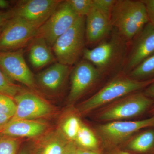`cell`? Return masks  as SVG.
<instances>
[{
	"label": "cell",
	"mask_w": 154,
	"mask_h": 154,
	"mask_svg": "<svg viewBox=\"0 0 154 154\" xmlns=\"http://www.w3.org/2000/svg\"><path fill=\"white\" fill-rule=\"evenodd\" d=\"M143 92L145 95L152 99L154 102V82L144 89ZM152 107H154V104Z\"/></svg>",
	"instance_id": "1f68e13d"
},
{
	"label": "cell",
	"mask_w": 154,
	"mask_h": 154,
	"mask_svg": "<svg viewBox=\"0 0 154 154\" xmlns=\"http://www.w3.org/2000/svg\"><path fill=\"white\" fill-rule=\"evenodd\" d=\"M128 43L113 28L110 36L91 48H85L84 60L96 67L103 76L122 71L128 54Z\"/></svg>",
	"instance_id": "6da1fadb"
},
{
	"label": "cell",
	"mask_w": 154,
	"mask_h": 154,
	"mask_svg": "<svg viewBox=\"0 0 154 154\" xmlns=\"http://www.w3.org/2000/svg\"><path fill=\"white\" fill-rule=\"evenodd\" d=\"M16 110L17 105L12 97L0 94V112L12 118L15 114Z\"/></svg>",
	"instance_id": "484cf974"
},
{
	"label": "cell",
	"mask_w": 154,
	"mask_h": 154,
	"mask_svg": "<svg viewBox=\"0 0 154 154\" xmlns=\"http://www.w3.org/2000/svg\"><path fill=\"white\" fill-rule=\"evenodd\" d=\"M94 5L111 16L116 0H93Z\"/></svg>",
	"instance_id": "4316f807"
},
{
	"label": "cell",
	"mask_w": 154,
	"mask_h": 154,
	"mask_svg": "<svg viewBox=\"0 0 154 154\" xmlns=\"http://www.w3.org/2000/svg\"><path fill=\"white\" fill-rule=\"evenodd\" d=\"M145 6L149 23L154 25V0H142Z\"/></svg>",
	"instance_id": "83f0119b"
},
{
	"label": "cell",
	"mask_w": 154,
	"mask_h": 154,
	"mask_svg": "<svg viewBox=\"0 0 154 154\" xmlns=\"http://www.w3.org/2000/svg\"><path fill=\"white\" fill-rule=\"evenodd\" d=\"M19 146V141L15 138L0 137V154H17Z\"/></svg>",
	"instance_id": "d4e9b609"
},
{
	"label": "cell",
	"mask_w": 154,
	"mask_h": 154,
	"mask_svg": "<svg viewBox=\"0 0 154 154\" xmlns=\"http://www.w3.org/2000/svg\"><path fill=\"white\" fill-rule=\"evenodd\" d=\"M46 128V125L40 122L19 119L9 122L0 130V134L14 138L34 137L42 134Z\"/></svg>",
	"instance_id": "9a60e30c"
},
{
	"label": "cell",
	"mask_w": 154,
	"mask_h": 154,
	"mask_svg": "<svg viewBox=\"0 0 154 154\" xmlns=\"http://www.w3.org/2000/svg\"><path fill=\"white\" fill-rule=\"evenodd\" d=\"M104 76L88 61L79 62L71 72L70 88L68 97L70 104L74 103L93 89Z\"/></svg>",
	"instance_id": "9c48e42d"
},
{
	"label": "cell",
	"mask_w": 154,
	"mask_h": 154,
	"mask_svg": "<svg viewBox=\"0 0 154 154\" xmlns=\"http://www.w3.org/2000/svg\"><path fill=\"white\" fill-rule=\"evenodd\" d=\"M13 17L12 11L8 12H0V33L2 31L8 21Z\"/></svg>",
	"instance_id": "f1b7e54d"
},
{
	"label": "cell",
	"mask_w": 154,
	"mask_h": 154,
	"mask_svg": "<svg viewBox=\"0 0 154 154\" xmlns=\"http://www.w3.org/2000/svg\"><path fill=\"white\" fill-rule=\"evenodd\" d=\"M0 69L11 80L36 90V80L24 57L23 49L0 51Z\"/></svg>",
	"instance_id": "30bf717a"
},
{
	"label": "cell",
	"mask_w": 154,
	"mask_h": 154,
	"mask_svg": "<svg viewBox=\"0 0 154 154\" xmlns=\"http://www.w3.org/2000/svg\"><path fill=\"white\" fill-rule=\"evenodd\" d=\"M82 122L79 116L75 114L70 115L65 119L62 125V131L68 140L74 141Z\"/></svg>",
	"instance_id": "7402d4cb"
},
{
	"label": "cell",
	"mask_w": 154,
	"mask_h": 154,
	"mask_svg": "<svg viewBox=\"0 0 154 154\" xmlns=\"http://www.w3.org/2000/svg\"><path fill=\"white\" fill-rule=\"evenodd\" d=\"M85 17H79L51 47L57 62L70 66L83 54L86 42Z\"/></svg>",
	"instance_id": "8992f818"
},
{
	"label": "cell",
	"mask_w": 154,
	"mask_h": 154,
	"mask_svg": "<svg viewBox=\"0 0 154 154\" xmlns=\"http://www.w3.org/2000/svg\"><path fill=\"white\" fill-rule=\"evenodd\" d=\"M126 75L133 79L146 81L154 79V54L147 58Z\"/></svg>",
	"instance_id": "44dd1931"
},
{
	"label": "cell",
	"mask_w": 154,
	"mask_h": 154,
	"mask_svg": "<svg viewBox=\"0 0 154 154\" xmlns=\"http://www.w3.org/2000/svg\"><path fill=\"white\" fill-rule=\"evenodd\" d=\"M148 113L149 114L150 116H154V107H152Z\"/></svg>",
	"instance_id": "d590c367"
},
{
	"label": "cell",
	"mask_w": 154,
	"mask_h": 154,
	"mask_svg": "<svg viewBox=\"0 0 154 154\" xmlns=\"http://www.w3.org/2000/svg\"><path fill=\"white\" fill-rule=\"evenodd\" d=\"M14 98L17 110L10 121L33 120L48 115L51 112V107L48 103L35 94L28 92L19 93Z\"/></svg>",
	"instance_id": "4fadbf2b"
},
{
	"label": "cell",
	"mask_w": 154,
	"mask_h": 154,
	"mask_svg": "<svg viewBox=\"0 0 154 154\" xmlns=\"http://www.w3.org/2000/svg\"><path fill=\"white\" fill-rule=\"evenodd\" d=\"M77 154H104L103 152H99L89 150L86 149L81 148L78 146L77 148Z\"/></svg>",
	"instance_id": "836d02e7"
},
{
	"label": "cell",
	"mask_w": 154,
	"mask_h": 154,
	"mask_svg": "<svg viewBox=\"0 0 154 154\" xmlns=\"http://www.w3.org/2000/svg\"><path fill=\"white\" fill-rule=\"evenodd\" d=\"M110 17L94 5L85 18L86 42L99 43L110 36L113 30Z\"/></svg>",
	"instance_id": "5bb4252c"
},
{
	"label": "cell",
	"mask_w": 154,
	"mask_h": 154,
	"mask_svg": "<svg viewBox=\"0 0 154 154\" xmlns=\"http://www.w3.org/2000/svg\"><path fill=\"white\" fill-rule=\"evenodd\" d=\"M39 28L19 17H12L0 33V51L22 49L36 37Z\"/></svg>",
	"instance_id": "52a82bcc"
},
{
	"label": "cell",
	"mask_w": 154,
	"mask_h": 154,
	"mask_svg": "<svg viewBox=\"0 0 154 154\" xmlns=\"http://www.w3.org/2000/svg\"><path fill=\"white\" fill-rule=\"evenodd\" d=\"M154 82V79L146 81L133 79L120 74L107 83L96 94L80 103L76 110L78 114L93 113L105 105L122 97L143 91Z\"/></svg>",
	"instance_id": "7a4b0ae2"
},
{
	"label": "cell",
	"mask_w": 154,
	"mask_h": 154,
	"mask_svg": "<svg viewBox=\"0 0 154 154\" xmlns=\"http://www.w3.org/2000/svg\"><path fill=\"white\" fill-rule=\"evenodd\" d=\"M103 152L104 154H134L125 151L118 148L104 149Z\"/></svg>",
	"instance_id": "4dcf8cb0"
},
{
	"label": "cell",
	"mask_w": 154,
	"mask_h": 154,
	"mask_svg": "<svg viewBox=\"0 0 154 154\" xmlns=\"http://www.w3.org/2000/svg\"><path fill=\"white\" fill-rule=\"evenodd\" d=\"M121 74L126 75L154 54V25L149 22L132 39Z\"/></svg>",
	"instance_id": "8fae6325"
},
{
	"label": "cell",
	"mask_w": 154,
	"mask_h": 154,
	"mask_svg": "<svg viewBox=\"0 0 154 154\" xmlns=\"http://www.w3.org/2000/svg\"><path fill=\"white\" fill-rule=\"evenodd\" d=\"M19 154H30L28 152V151L27 150L25 149H23L19 153Z\"/></svg>",
	"instance_id": "8d00e7d4"
},
{
	"label": "cell",
	"mask_w": 154,
	"mask_h": 154,
	"mask_svg": "<svg viewBox=\"0 0 154 154\" xmlns=\"http://www.w3.org/2000/svg\"><path fill=\"white\" fill-rule=\"evenodd\" d=\"M119 149L134 154H154V127L140 131Z\"/></svg>",
	"instance_id": "e0dca14e"
},
{
	"label": "cell",
	"mask_w": 154,
	"mask_h": 154,
	"mask_svg": "<svg viewBox=\"0 0 154 154\" xmlns=\"http://www.w3.org/2000/svg\"><path fill=\"white\" fill-rule=\"evenodd\" d=\"M40 145L36 154H63L68 140L63 133L53 134Z\"/></svg>",
	"instance_id": "ffe728a7"
},
{
	"label": "cell",
	"mask_w": 154,
	"mask_h": 154,
	"mask_svg": "<svg viewBox=\"0 0 154 154\" xmlns=\"http://www.w3.org/2000/svg\"><path fill=\"white\" fill-rule=\"evenodd\" d=\"M74 142L77 146L81 148L103 152L102 144L96 132L83 122Z\"/></svg>",
	"instance_id": "d6986e66"
},
{
	"label": "cell",
	"mask_w": 154,
	"mask_h": 154,
	"mask_svg": "<svg viewBox=\"0 0 154 154\" xmlns=\"http://www.w3.org/2000/svg\"><path fill=\"white\" fill-rule=\"evenodd\" d=\"M153 100L143 91L127 95L94 112V119L100 123L128 120L148 113L154 105Z\"/></svg>",
	"instance_id": "277c9868"
},
{
	"label": "cell",
	"mask_w": 154,
	"mask_h": 154,
	"mask_svg": "<svg viewBox=\"0 0 154 154\" xmlns=\"http://www.w3.org/2000/svg\"><path fill=\"white\" fill-rule=\"evenodd\" d=\"M10 6L8 1L5 0H0V8H7Z\"/></svg>",
	"instance_id": "e575fe53"
},
{
	"label": "cell",
	"mask_w": 154,
	"mask_h": 154,
	"mask_svg": "<svg viewBox=\"0 0 154 154\" xmlns=\"http://www.w3.org/2000/svg\"><path fill=\"white\" fill-rule=\"evenodd\" d=\"M70 73V66L57 62L37 75L36 80L42 88L55 92L62 88Z\"/></svg>",
	"instance_id": "2e32d148"
},
{
	"label": "cell",
	"mask_w": 154,
	"mask_h": 154,
	"mask_svg": "<svg viewBox=\"0 0 154 154\" xmlns=\"http://www.w3.org/2000/svg\"><path fill=\"white\" fill-rule=\"evenodd\" d=\"M79 17H86L94 6L93 0H67Z\"/></svg>",
	"instance_id": "cb8c5ba5"
},
{
	"label": "cell",
	"mask_w": 154,
	"mask_h": 154,
	"mask_svg": "<svg viewBox=\"0 0 154 154\" xmlns=\"http://www.w3.org/2000/svg\"><path fill=\"white\" fill-rule=\"evenodd\" d=\"M154 127V116L137 120H122L96 125L94 131L102 149L120 147L136 133L145 128Z\"/></svg>",
	"instance_id": "5b68a950"
},
{
	"label": "cell",
	"mask_w": 154,
	"mask_h": 154,
	"mask_svg": "<svg viewBox=\"0 0 154 154\" xmlns=\"http://www.w3.org/2000/svg\"><path fill=\"white\" fill-rule=\"evenodd\" d=\"M61 0H22L11 10L17 17L40 27L52 15Z\"/></svg>",
	"instance_id": "7c38bea8"
},
{
	"label": "cell",
	"mask_w": 154,
	"mask_h": 154,
	"mask_svg": "<svg viewBox=\"0 0 154 154\" xmlns=\"http://www.w3.org/2000/svg\"><path fill=\"white\" fill-rule=\"evenodd\" d=\"M51 49L45 39L42 37H35L31 41L28 55L29 61L34 69L42 68L55 61V56Z\"/></svg>",
	"instance_id": "ac0fdd59"
},
{
	"label": "cell",
	"mask_w": 154,
	"mask_h": 154,
	"mask_svg": "<svg viewBox=\"0 0 154 154\" xmlns=\"http://www.w3.org/2000/svg\"><path fill=\"white\" fill-rule=\"evenodd\" d=\"M110 19L113 28L128 42L149 22L142 0H116Z\"/></svg>",
	"instance_id": "3957f363"
},
{
	"label": "cell",
	"mask_w": 154,
	"mask_h": 154,
	"mask_svg": "<svg viewBox=\"0 0 154 154\" xmlns=\"http://www.w3.org/2000/svg\"><path fill=\"white\" fill-rule=\"evenodd\" d=\"M11 119L8 116L0 112V130L8 123Z\"/></svg>",
	"instance_id": "d6a6232c"
},
{
	"label": "cell",
	"mask_w": 154,
	"mask_h": 154,
	"mask_svg": "<svg viewBox=\"0 0 154 154\" xmlns=\"http://www.w3.org/2000/svg\"><path fill=\"white\" fill-rule=\"evenodd\" d=\"M21 91L20 88L15 85L0 69V94L14 97Z\"/></svg>",
	"instance_id": "603a6c76"
},
{
	"label": "cell",
	"mask_w": 154,
	"mask_h": 154,
	"mask_svg": "<svg viewBox=\"0 0 154 154\" xmlns=\"http://www.w3.org/2000/svg\"><path fill=\"white\" fill-rule=\"evenodd\" d=\"M77 148L74 142L69 141L67 144L63 154H77Z\"/></svg>",
	"instance_id": "f546056e"
},
{
	"label": "cell",
	"mask_w": 154,
	"mask_h": 154,
	"mask_svg": "<svg viewBox=\"0 0 154 154\" xmlns=\"http://www.w3.org/2000/svg\"><path fill=\"white\" fill-rule=\"evenodd\" d=\"M79 17L67 0L63 1L47 21L38 28L36 37L44 38L52 47L57 39L74 25Z\"/></svg>",
	"instance_id": "ba28073f"
}]
</instances>
